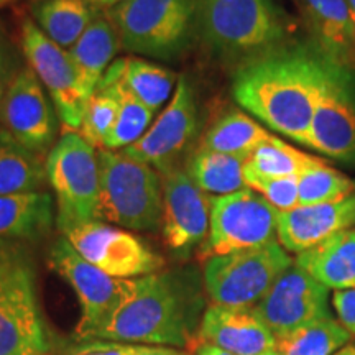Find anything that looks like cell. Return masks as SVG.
<instances>
[{"label": "cell", "mask_w": 355, "mask_h": 355, "mask_svg": "<svg viewBox=\"0 0 355 355\" xmlns=\"http://www.w3.org/2000/svg\"><path fill=\"white\" fill-rule=\"evenodd\" d=\"M352 334L339 319L324 318L277 339L279 355H332L349 344Z\"/></svg>", "instance_id": "obj_31"}, {"label": "cell", "mask_w": 355, "mask_h": 355, "mask_svg": "<svg viewBox=\"0 0 355 355\" xmlns=\"http://www.w3.org/2000/svg\"><path fill=\"white\" fill-rule=\"evenodd\" d=\"M254 311L275 339H279L306 324L332 316L329 288L293 263Z\"/></svg>", "instance_id": "obj_13"}, {"label": "cell", "mask_w": 355, "mask_h": 355, "mask_svg": "<svg viewBox=\"0 0 355 355\" xmlns=\"http://www.w3.org/2000/svg\"><path fill=\"white\" fill-rule=\"evenodd\" d=\"M46 183V159L0 128V196L37 193Z\"/></svg>", "instance_id": "obj_24"}, {"label": "cell", "mask_w": 355, "mask_h": 355, "mask_svg": "<svg viewBox=\"0 0 355 355\" xmlns=\"http://www.w3.org/2000/svg\"><path fill=\"white\" fill-rule=\"evenodd\" d=\"M355 227V193L337 202L308 204L277 216V239L288 254L300 255L340 230Z\"/></svg>", "instance_id": "obj_18"}, {"label": "cell", "mask_w": 355, "mask_h": 355, "mask_svg": "<svg viewBox=\"0 0 355 355\" xmlns=\"http://www.w3.org/2000/svg\"><path fill=\"white\" fill-rule=\"evenodd\" d=\"M272 137V133L247 114L230 110L207 130L201 148L247 159Z\"/></svg>", "instance_id": "obj_27"}, {"label": "cell", "mask_w": 355, "mask_h": 355, "mask_svg": "<svg viewBox=\"0 0 355 355\" xmlns=\"http://www.w3.org/2000/svg\"><path fill=\"white\" fill-rule=\"evenodd\" d=\"M87 2L94 7H110L112 8L115 6H119V3L125 2V0H87Z\"/></svg>", "instance_id": "obj_41"}, {"label": "cell", "mask_w": 355, "mask_h": 355, "mask_svg": "<svg viewBox=\"0 0 355 355\" xmlns=\"http://www.w3.org/2000/svg\"><path fill=\"white\" fill-rule=\"evenodd\" d=\"M198 130V107L189 79L181 76L166 109L139 141L122 150L128 158L155 166L163 175L175 170L180 155Z\"/></svg>", "instance_id": "obj_14"}, {"label": "cell", "mask_w": 355, "mask_h": 355, "mask_svg": "<svg viewBox=\"0 0 355 355\" xmlns=\"http://www.w3.org/2000/svg\"><path fill=\"white\" fill-rule=\"evenodd\" d=\"M350 74L327 61L306 144L339 162H355V91Z\"/></svg>", "instance_id": "obj_12"}, {"label": "cell", "mask_w": 355, "mask_h": 355, "mask_svg": "<svg viewBox=\"0 0 355 355\" xmlns=\"http://www.w3.org/2000/svg\"><path fill=\"white\" fill-rule=\"evenodd\" d=\"M3 355H55V354H53L51 345H48V347H26V349H20V350H15V352L3 354Z\"/></svg>", "instance_id": "obj_39"}, {"label": "cell", "mask_w": 355, "mask_h": 355, "mask_svg": "<svg viewBox=\"0 0 355 355\" xmlns=\"http://www.w3.org/2000/svg\"><path fill=\"white\" fill-rule=\"evenodd\" d=\"M12 0H0V7H6V6H8V3H10Z\"/></svg>", "instance_id": "obj_45"}, {"label": "cell", "mask_w": 355, "mask_h": 355, "mask_svg": "<svg viewBox=\"0 0 355 355\" xmlns=\"http://www.w3.org/2000/svg\"><path fill=\"white\" fill-rule=\"evenodd\" d=\"M332 308L336 311L339 322L350 334L355 336V288L334 291Z\"/></svg>", "instance_id": "obj_36"}, {"label": "cell", "mask_w": 355, "mask_h": 355, "mask_svg": "<svg viewBox=\"0 0 355 355\" xmlns=\"http://www.w3.org/2000/svg\"><path fill=\"white\" fill-rule=\"evenodd\" d=\"M48 345L32 250L26 242L0 239V355Z\"/></svg>", "instance_id": "obj_6"}, {"label": "cell", "mask_w": 355, "mask_h": 355, "mask_svg": "<svg viewBox=\"0 0 355 355\" xmlns=\"http://www.w3.org/2000/svg\"><path fill=\"white\" fill-rule=\"evenodd\" d=\"M87 0H38L33 6L35 24L58 46L71 50L96 17Z\"/></svg>", "instance_id": "obj_25"}, {"label": "cell", "mask_w": 355, "mask_h": 355, "mask_svg": "<svg viewBox=\"0 0 355 355\" xmlns=\"http://www.w3.org/2000/svg\"><path fill=\"white\" fill-rule=\"evenodd\" d=\"M193 355H232V354L225 352V350H222L211 344H198V347L193 352Z\"/></svg>", "instance_id": "obj_40"}, {"label": "cell", "mask_w": 355, "mask_h": 355, "mask_svg": "<svg viewBox=\"0 0 355 355\" xmlns=\"http://www.w3.org/2000/svg\"><path fill=\"white\" fill-rule=\"evenodd\" d=\"M211 199L183 170L163 175V241L178 259H188L209 234Z\"/></svg>", "instance_id": "obj_17"}, {"label": "cell", "mask_w": 355, "mask_h": 355, "mask_svg": "<svg viewBox=\"0 0 355 355\" xmlns=\"http://www.w3.org/2000/svg\"><path fill=\"white\" fill-rule=\"evenodd\" d=\"M247 188L255 189L278 212H286L300 206L298 176L266 178V180L248 181Z\"/></svg>", "instance_id": "obj_34"}, {"label": "cell", "mask_w": 355, "mask_h": 355, "mask_svg": "<svg viewBox=\"0 0 355 355\" xmlns=\"http://www.w3.org/2000/svg\"><path fill=\"white\" fill-rule=\"evenodd\" d=\"M50 265L69 283L79 300L81 319L76 327L79 340L96 339L135 290L137 278L121 279L109 277L84 260L66 237L58 239L53 243Z\"/></svg>", "instance_id": "obj_9"}, {"label": "cell", "mask_w": 355, "mask_h": 355, "mask_svg": "<svg viewBox=\"0 0 355 355\" xmlns=\"http://www.w3.org/2000/svg\"><path fill=\"white\" fill-rule=\"evenodd\" d=\"M119 112H121V104L114 92L97 86L86 102L78 133L94 148L104 150L105 141L117 123Z\"/></svg>", "instance_id": "obj_33"}, {"label": "cell", "mask_w": 355, "mask_h": 355, "mask_svg": "<svg viewBox=\"0 0 355 355\" xmlns=\"http://www.w3.org/2000/svg\"><path fill=\"white\" fill-rule=\"evenodd\" d=\"M199 344L216 345L232 355H263L277 349V339L254 308L209 304L198 329Z\"/></svg>", "instance_id": "obj_19"}, {"label": "cell", "mask_w": 355, "mask_h": 355, "mask_svg": "<svg viewBox=\"0 0 355 355\" xmlns=\"http://www.w3.org/2000/svg\"><path fill=\"white\" fill-rule=\"evenodd\" d=\"M46 173L56 196V222L61 232L96 220L99 159L94 146L78 132H64L48 153Z\"/></svg>", "instance_id": "obj_8"}, {"label": "cell", "mask_w": 355, "mask_h": 355, "mask_svg": "<svg viewBox=\"0 0 355 355\" xmlns=\"http://www.w3.org/2000/svg\"><path fill=\"white\" fill-rule=\"evenodd\" d=\"M300 204H324L347 199L355 193V181L327 165L326 162L311 166L298 176Z\"/></svg>", "instance_id": "obj_32"}, {"label": "cell", "mask_w": 355, "mask_h": 355, "mask_svg": "<svg viewBox=\"0 0 355 355\" xmlns=\"http://www.w3.org/2000/svg\"><path fill=\"white\" fill-rule=\"evenodd\" d=\"M295 265L329 290L355 288V227L340 230L296 255Z\"/></svg>", "instance_id": "obj_22"}, {"label": "cell", "mask_w": 355, "mask_h": 355, "mask_svg": "<svg viewBox=\"0 0 355 355\" xmlns=\"http://www.w3.org/2000/svg\"><path fill=\"white\" fill-rule=\"evenodd\" d=\"M345 2H347V6L350 8V13H352L354 21H355V0H345Z\"/></svg>", "instance_id": "obj_43"}, {"label": "cell", "mask_w": 355, "mask_h": 355, "mask_svg": "<svg viewBox=\"0 0 355 355\" xmlns=\"http://www.w3.org/2000/svg\"><path fill=\"white\" fill-rule=\"evenodd\" d=\"M130 355H189V354L176 347H166V345L133 344Z\"/></svg>", "instance_id": "obj_38"}, {"label": "cell", "mask_w": 355, "mask_h": 355, "mask_svg": "<svg viewBox=\"0 0 355 355\" xmlns=\"http://www.w3.org/2000/svg\"><path fill=\"white\" fill-rule=\"evenodd\" d=\"M322 162L324 159L300 152L298 148L273 135L247 158L243 176H245V184L248 181L266 180V178L300 176L308 168L316 166Z\"/></svg>", "instance_id": "obj_29"}, {"label": "cell", "mask_w": 355, "mask_h": 355, "mask_svg": "<svg viewBox=\"0 0 355 355\" xmlns=\"http://www.w3.org/2000/svg\"><path fill=\"white\" fill-rule=\"evenodd\" d=\"M53 196L46 191L0 196V239L35 242L51 230Z\"/></svg>", "instance_id": "obj_23"}, {"label": "cell", "mask_w": 355, "mask_h": 355, "mask_svg": "<svg viewBox=\"0 0 355 355\" xmlns=\"http://www.w3.org/2000/svg\"><path fill=\"white\" fill-rule=\"evenodd\" d=\"M96 220L128 230H157L163 214V181L145 163L125 153L99 150Z\"/></svg>", "instance_id": "obj_4"}, {"label": "cell", "mask_w": 355, "mask_h": 355, "mask_svg": "<svg viewBox=\"0 0 355 355\" xmlns=\"http://www.w3.org/2000/svg\"><path fill=\"white\" fill-rule=\"evenodd\" d=\"M20 33L28 66L50 92L58 117L71 130H79L87 101L78 89L69 51L53 43L30 19L21 21Z\"/></svg>", "instance_id": "obj_15"}, {"label": "cell", "mask_w": 355, "mask_h": 355, "mask_svg": "<svg viewBox=\"0 0 355 355\" xmlns=\"http://www.w3.org/2000/svg\"><path fill=\"white\" fill-rule=\"evenodd\" d=\"M245 158L199 148L188 162V175L202 193L225 196L247 188L243 166Z\"/></svg>", "instance_id": "obj_28"}, {"label": "cell", "mask_w": 355, "mask_h": 355, "mask_svg": "<svg viewBox=\"0 0 355 355\" xmlns=\"http://www.w3.org/2000/svg\"><path fill=\"white\" fill-rule=\"evenodd\" d=\"M263 355H279V354H278L277 349H272V350H268V352H265Z\"/></svg>", "instance_id": "obj_44"}, {"label": "cell", "mask_w": 355, "mask_h": 355, "mask_svg": "<svg viewBox=\"0 0 355 355\" xmlns=\"http://www.w3.org/2000/svg\"><path fill=\"white\" fill-rule=\"evenodd\" d=\"M119 46L121 40L112 21L109 20V17L96 13L94 20L87 26L83 37L68 50L76 74L78 89L86 101L96 91L105 71L112 64V58Z\"/></svg>", "instance_id": "obj_21"}, {"label": "cell", "mask_w": 355, "mask_h": 355, "mask_svg": "<svg viewBox=\"0 0 355 355\" xmlns=\"http://www.w3.org/2000/svg\"><path fill=\"white\" fill-rule=\"evenodd\" d=\"M133 344L115 343V340L92 339L81 340L66 355H130Z\"/></svg>", "instance_id": "obj_35"}, {"label": "cell", "mask_w": 355, "mask_h": 355, "mask_svg": "<svg viewBox=\"0 0 355 355\" xmlns=\"http://www.w3.org/2000/svg\"><path fill=\"white\" fill-rule=\"evenodd\" d=\"M110 73L121 79L133 96L153 112L170 99L176 76L163 66L150 63L141 58H121L109 66Z\"/></svg>", "instance_id": "obj_26"}, {"label": "cell", "mask_w": 355, "mask_h": 355, "mask_svg": "<svg viewBox=\"0 0 355 355\" xmlns=\"http://www.w3.org/2000/svg\"><path fill=\"white\" fill-rule=\"evenodd\" d=\"M107 17L123 50L171 61L183 56L198 32V0H125Z\"/></svg>", "instance_id": "obj_5"}, {"label": "cell", "mask_w": 355, "mask_h": 355, "mask_svg": "<svg viewBox=\"0 0 355 355\" xmlns=\"http://www.w3.org/2000/svg\"><path fill=\"white\" fill-rule=\"evenodd\" d=\"M56 115L35 71L30 66L17 71L0 112L3 128L21 145L43 157L55 146Z\"/></svg>", "instance_id": "obj_16"}, {"label": "cell", "mask_w": 355, "mask_h": 355, "mask_svg": "<svg viewBox=\"0 0 355 355\" xmlns=\"http://www.w3.org/2000/svg\"><path fill=\"white\" fill-rule=\"evenodd\" d=\"M209 199V234L201 245V259L207 260L278 241V211L255 189L243 188Z\"/></svg>", "instance_id": "obj_10"}, {"label": "cell", "mask_w": 355, "mask_h": 355, "mask_svg": "<svg viewBox=\"0 0 355 355\" xmlns=\"http://www.w3.org/2000/svg\"><path fill=\"white\" fill-rule=\"evenodd\" d=\"M12 55H10V46L6 43V40L0 37V112H2L3 99H6L8 86H10L12 78Z\"/></svg>", "instance_id": "obj_37"}, {"label": "cell", "mask_w": 355, "mask_h": 355, "mask_svg": "<svg viewBox=\"0 0 355 355\" xmlns=\"http://www.w3.org/2000/svg\"><path fill=\"white\" fill-rule=\"evenodd\" d=\"M63 235L84 260L109 277L135 279L162 272L165 266V259L141 239L107 222H84Z\"/></svg>", "instance_id": "obj_11"}, {"label": "cell", "mask_w": 355, "mask_h": 355, "mask_svg": "<svg viewBox=\"0 0 355 355\" xmlns=\"http://www.w3.org/2000/svg\"><path fill=\"white\" fill-rule=\"evenodd\" d=\"M327 61L316 48H279L237 69V104L286 139L308 144Z\"/></svg>", "instance_id": "obj_1"}, {"label": "cell", "mask_w": 355, "mask_h": 355, "mask_svg": "<svg viewBox=\"0 0 355 355\" xmlns=\"http://www.w3.org/2000/svg\"><path fill=\"white\" fill-rule=\"evenodd\" d=\"M332 355H355V344H347L345 347L337 350V352Z\"/></svg>", "instance_id": "obj_42"}, {"label": "cell", "mask_w": 355, "mask_h": 355, "mask_svg": "<svg viewBox=\"0 0 355 355\" xmlns=\"http://www.w3.org/2000/svg\"><path fill=\"white\" fill-rule=\"evenodd\" d=\"M99 86L112 91L115 97L119 99L121 104V112H119L117 123H115L112 133L105 141L104 150H125L139 141L141 137L145 135L146 130L150 128V122H152L155 112L146 107L145 104L137 99L128 89L121 83V79L115 76L114 73L105 71L104 78L101 79Z\"/></svg>", "instance_id": "obj_30"}, {"label": "cell", "mask_w": 355, "mask_h": 355, "mask_svg": "<svg viewBox=\"0 0 355 355\" xmlns=\"http://www.w3.org/2000/svg\"><path fill=\"white\" fill-rule=\"evenodd\" d=\"M204 282L194 266L137 278L135 290L96 339L183 349L198 337L206 311Z\"/></svg>", "instance_id": "obj_2"}, {"label": "cell", "mask_w": 355, "mask_h": 355, "mask_svg": "<svg viewBox=\"0 0 355 355\" xmlns=\"http://www.w3.org/2000/svg\"><path fill=\"white\" fill-rule=\"evenodd\" d=\"M314 46L340 68L355 71V21L345 0H295Z\"/></svg>", "instance_id": "obj_20"}, {"label": "cell", "mask_w": 355, "mask_h": 355, "mask_svg": "<svg viewBox=\"0 0 355 355\" xmlns=\"http://www.w3.org/2000/svg\"><path fill=\"white\" fill-rule=\"evenodd\" d=\"M293 263L278 241L211 257L204 263V288L214 304L254 308Z\"/></svg>", "instance_id": "obj_7"}, {"label": "cell", "mask_w": 355, "mask_h": 355, "mask_svg": "<svg viewBox=\"0 0 355 355\" xmlns=\"http://www.w3.org/2000/svg\"><path fill=\"white\" fill-rule=\"evenodd\" d=\"M198 33L219 60L242 68L279 50L286 24L275 0H198Z\"/></svg>", "instance_id": "obj_3"}]
</instances>
